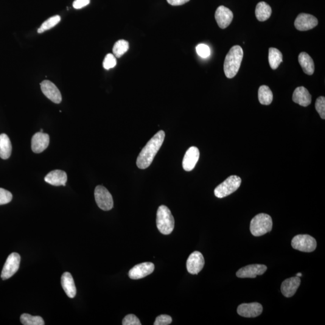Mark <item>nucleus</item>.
Listing matches in <instances>:
<instances>
[{
	"label": "nucleus",
	"instance_id": "obj_1",
	"mask_svg": "<svg viewBox=\"0 0 325 325\" xmlns=\"http://www.w3.org/2000/svg\"><path fill=\"white\" fill-rule=\"evenodd\" d=\"M164 131L161 130L157 133L143 148L136 162L137 166L139 169H147L152 163L154 158L164 142Z\"/></svg>",
	"mask_w": 325,
	"mask_h": 325
},
{
	"label": "nucleus",
	"instance_id": "obj_2",
	"mask_svg": "<svg viewBox=\"0 0 325 325\" xmlns=\"http://www.w3.org/2000/svg\"><path fill=\"white\" fill-rule=\"evenodd\" d=\"M243 57L242 47L234 46L226 54L224 61L223 70L225 76L228 78H234L239 72Z\"/></svg>",
	"mask_w": 325,
	"mask_h": 325
},
{
	"label": "nucleus",
	"instance_id": "obj_3",
	"mask_svg": "<svg viewBox=\"0 0 325 325\" xmlns=\"http://www.w3.org/2000/svg\"><path fill=\"white\" fill-rule=\"evenodd\" d=\"M156 222L157 226L162 234L169 235L173 231L175 225L174 218L166 206L159 207L157 212Z\"/></svg>",
	"mask_w": 325,
	"mask_h": 325
},
{
	"label": "nucleus",
	"instance_id": "obj_4",
	"mask_svg": "<svg viewBox=\"0 0 325 325\" xmlns=\"http://www.w3.org/2000/svg\"><path fill=\"white\" fill-rule=\"evenodd\" d=\"M272 219L270 215L265 214L257 215L252 219L250 231L254 236H262L272 229Z\"/></svg>",
	"mask_w": 325,
	"mask_h": 325
},
{
	"label": "nucleus",
	"instance_id": "obj_5",
	"mask_svg": "<svg viewBox=\"0 0 325 325\" xmlns=\"http://www.w3.org/2000/svg\"><path fill=\"white\" fill-rule=\"evenodd\" d=\"M242 180L239 176L232 175L229 176L222 183L218 185L215 189V195L218 198L228 197L239 188Z\"/></svg>",
	"mask_w": 325,
	"mask_h": 325
},
{
	"label": "nucleus",
	"instance_id": "obj_6",
	"mask_svg": "<svg viewBox=\"0 0 325 325\" xmlns=\"http://www.w3.org/2000/svg\"><path fill=\"white\" fill-rule=\"evenodd\" d=\"M291 246L296 250L312 253L317 247V242L315 238L307 234L297 235L291 241Z\"/></svg>",
	"mask_w": 325,
	"mask_h": 325
},
{
	"label": "nucleus",
	"instance_id": "obj_7",
	"mask_svg": "<svg viewBox=\"0 0 325 325\" xmlns=\"http://www.w3.org/2000/svg\"><path fill=\"white\" fill-rule=\"evenodd\" d=\"M95 198L98 206L104 211H109L113 209V198L105 187L103 186L96 187L95 189Z\"/></svg>",
	"mask_w": 325,
	"mask_h": 325
},
{
	"label": "nucleus",
	"instance_id": "obj_8",
	"mask_svg": "<svg viewBox=\"0 0 325 325\" xmlns=\"http://www.w3.org/2000/svg\"><path fill=\"white\" fill-rule=\"evenodd\" d=\"M21 257L16 253L11 254L8 257L1 271V278L5 280L11 278L16 273L20 265Z\"/></svg>",
	"mask_w": 325,
	"mask_h": 325
},
{
	"label": "nucleus",
	"instance_id": "obj_9",
	"mask_svg": "<svg viewBox=\"0 0 325 325\" xmlns=\"http://www.w3.org/2000/svg\"><path fill=\"white\" fill-rule=\"evenodd\" d=\"M204 265L205 261L203 254L200 252L195 251L187 260V270L190 274H197L203 270Z\"/></svg>",
	"mask_w": 325,
	"mask_h": 325
},
{
	"label": "nucleus",
	"instance_id": "obj_10",
	"mask_svg": "<svg viewBox=\"0 0 325 325\" xmlns=\"http://www.w3.org/2000/svg\"><path fill=\"white\" fill-rule=\"evenodd\" d=\"M318 19L315 16L307 13H301L297 16L295 21V26L297 30L304 32L314 29L318 26Z\"/></svg>",
	"mask_w": 325,
	"mask_h": 325
},
{
	"label": "nucleus",
	"instance_id": "obj_11",
	"mask_svg": "<svg viewBox=\"0 0 325 325\" xmlns=\"http://www.w3.org/2000/svg\"><path fill=\"white\" fill-rule=\"evenodd\" d=\"M267 267L263 265H251L240 269L236 275L241 278H256L257 275H262L267 271Z\"/></svg>",
	"mask_w": 325,
	"mask_h": 325
},
{
	"label": "nucleus",
	"instance_id": "obj_12",
	"mask_svg": "<svg viewBox=\"0 0 325 325\" xmlns=\"http://www.w3.org/2000/svg\"><path fill=\"white\" fill-rule=\"evenodd\" d=\"M41 90L45 96L55 104H60L62 97L59 90L54 83L49 80H44L41 83Z\"/></svg>",
	"mask_w": 325,
	"mask_h": 325
},
{
	"label": "nucleus",
	"instance_id": "obj_13",
	"mask_svg": "<svg viewBox=\"0 0 325 325\" xmlns=\"http://www.w3.org/2000/svg\"><path fill=\"white\" fill-rule=\"evenodd\" d=\"M154 271V265L152 263L145 262L137 265L129 271L128 276L132 279L145 278L152 273Z\"/></svg>",
	"mask_w": 325,
	"mask_h": 325
},
{
	"label": "nucleus",
	"instance_id": "obj_14",
	"mask_svg": "<svg viewBox=\"0 0 325 325\" xmlns=\"http://www.w3.org/2000/svg\"><path fill=\"white\" fill-rule=\"evenodd\" d=\"M262 312V305L257 302L241 304L237 308L239 315L246 318H256L261 315Z\"/></svg>",
	"mask_w": 325,
	"mask_h": 325
},
{
	"label": "nucleus",
	"instance_id": "obj_15",
	"mask_svg": "<svg viewBox=\"0 0 325 325\" xmlns=\"http://www.w3.org/2000/svg\"><path fill=\"white\" fill-rule=\"evenodd\" d=\"M215 19L220 29H226L231 23L233 13L228 8L220 5L216 11Z\"/></svg>",
	"mask_w": 325,
	"mask_h": 325
},
{
	"label": "nucleus",
	"instance_id": "obj_16",
	"mask_svg": "<svg viewBox=\"0 0 325 325\" xmlns=\"http://www.w3.org/2000/svg\"><path fill=\"white\" fill-rule=\"evenodd\" d=\"M49 134L43 132L36 133L32 139V150L36 154L43 153L49 147Z\"/></svg>",
	"mask_w": 325,
	"mask_h": 325
},
{
	"label": "nucleus",
	"instance_id": "obj_17",
	"mask_svg": "<svg viewBox=\"0 0 325 325\" xmlns=\"http://www.w3.org/2000/svg\"><path fill=\"white\" fill-rule=\"evenodd\" d=\"M199 158H200V151L198 148L195 147L189 148L185 154L183 161V167L184 170L189 172L194 169Z\"/></svg>",
	"mask_w": 325,
	"mask_h": 325
},
{
	"label": "nucleus",
	"instance_id": "obj_18",
	"mask_svg": "<svg viewBox=\"0 0 325 325\" xmlns=\"http://www.w3.org/2000/svg\"><path fill=\"white\" fill-rule=\"evenodd\" d=\"M300 284H301V279L298 276L285 279L282 283L281 287L282 295L286 298H290L295 295Z\"/></svg>",
	"mask_w": 325,
	"mask_h": 325
},
{
	"label": "nucleus",
	"instance_id": "obj_19",
	"mask_svg": "<svg viewBox=\"0 0 325 325\" xmlns=\"http://www.w3.org/2000/svg\"><path fill=\"white\" fill-rule=\"evenodd\" d=\"M312 95L307 89L303 86L298 87L294 91L293 101L299 105L307 107L312 103Z\"/></svg>",
	"mask_w": 325,
	"mask_h": 325
},
{
	"label": "nucleus",
	"instance_id": "obj_20",
	"mask_svg": "<svg viewBox=\"0 0 325 325\" xmlns=\"http://www.w3.org/2000/svg\"><path fill=\"white\" fill-rule=\"evenodd\" d=\"M45 181L47 183L54 186H66L67 175L65 172L61 170H54L48 173Z\"/></svg>",
	"mask_w": 325,
	"mask_h": 325
},
{
	"label": "nucleus",
	"instance_id": "obj_21",
	"mask_svg": "<svg viewBox=\"0 0 325 325\" xmlns=\"http://www.w3.org/2000/svg\"><path fill=\"white\" fill-rule=\"evenodd\" d=\"M61 286L64 292L69 298H74L76 296L77 290L75 287L74 279L71 274L69 272H64L61 278Z\"/></svg>",
	"mask_w": 325,
	"mask_h": 325
},
{
	"label": "nucleus",
	"instance_id": "obj_22",
	"mask_svg": "<svg viewBox=\"0 0 325 325\" xmlns=\"http://www.w3.org/2000/svg\"><path fill=\"white\" fill-rule=\"evenodd\" d=\"M298 61L305 74L312 75L315 72V63L313 58L307 53H300Z\"/></svg>",
	"mask_w": 325,
	"mask_h": 325
},
{
	"label": "nucleus",
	"instance_id": "obj_23",
	"mask_svg": "<svg viewBox=\"0 0 325 325\" xmlns=\"http://www.w3.org/2000/svg\"><path fill=\"white\" fill-rule=\"evenodd\" d=\"M12 147L9 137L7 134H0V158L6 160L10 158Z\"/></svg>",
	"mask_w": 325,
	"mask_h": 325
},
{
	"label": "nucleus",
	"instance_id": "obj_24",
	"mask_svg": "<svg viewBox=\"0 0 325 325\" xmlns=\"http://www.w3.org/2000/svg\"><path fill=\"white\" fill-rule=\"evenodd\" d=\"M271 9L270 5L265 2H260L256 9V16L259 21H265L271 17Z\"/></svg>",
	"mask_w": 325,
	"mask_h": 325
},
{
	"label": "nucleus",
	"instance_id": "obj_25",
	"mask_svg": "<svg viewBox=\"0 0 325 325\" xmlns=\"http://www.w3.org/2000/svg\"><path fill=\"white\" fill-rule=\"evenodd\" d=\"M269 62L271 69L274 70L278 68L279 64L282 62L281 52L275 48H270L269 50Z\"/></svg>",
	"mask_w": 325,
	"mask_h": 325
},
{
	"label": "nucleus",
	"instance_id": "obj_26",
	"mask_svg": "<svg viewBox=\"0 0 325 325\" xmlns=\"http://www.w3.org/2000/svg\"><path fill=\"white\" fill-rule=\"evenodd\" d=\"M259 100L263 105H270L273 101V93L268 86L263 85L259 89Z\"/></svg>",
	"mask_w": 325,
	"mask_h": 325
},
{
	"label": "nucleus",
	"instance_id": "obj_27",
	"mask_svg": "<svg viewBox=\"0 0 325 325\" xmlns=\"http://www.w3.org/2000/svg\"><path fill=\"white\" fill-rule=\"evenodd\" d=\"M20 321L24 325H44L43 319L40 316H33L29 314H23L21 316Z\"/></svg>",
	"mask_w": 325,
	"mask_h": 325
},
{
	"label": "nucleus",
	"instance_id": "obj_28",
	"mask_svg": "<svg viewBox=\"0 0 325 325\" xmlns=\"http://www.w3.org/2000/svg\"><path fill=\"white\" fill-rule=\"evenodd\" d=\"M129 49V43L127 41L119 40L114 44L113 48V55L117 58L122 57Z\"/></svg>",
	"mask_w": 325,
	"mask_h": 325
},
{
	"label": "nucleus",
	"instance_id": "obj_29",
	"mask_svg": "<svg viewBox=\"0 0 325 325\" xmlns=\"http://www.w3.org/2000/svg\"><path fill=\"white\" fill-rule=\"evenodd\" d=\"M60 20L61 18L59 15L52 16V17L47 19V21H45L44 23L41 25L40 28L38 30V32L39 33H43L47 30L52 29V28L55 26Z\"/></svg>",
	"mask_w": 325,
	"mask_h": 325
},
{
	"label": "nucleus",
	"instance_id": "obj_30",
	"mask_svg": "<svg viewBox=\"0 0 325 325\" xmlns=\"http://www.w3.org/2000/svg\"><path fill=\"white\" fill-rule=\"evenodd\" d=\"M315 108L317 111L320 114L322 119H325V98L324 97H319L317 99Z\"/></svg>",
	"mask_w": 325,
	"mask_h": 325
},
{
	"label": "nucleus",
	"instance_id": "obj_31",
	"mask_svg": "<svg viewBox=\"0 0 325 325\" xmlns=\"http://www.w3.org/2000/svg\"><path fill=\"white\" fill-rule=\"evenodd\" d=\"M116 58L115 56L112 54L106 55L103 61L104 68L108 70L114 68L116 65Z\"/></svg>",
	"mask_w": 325,
	"mask_h": 325
},
{
	"label": "nucleus",
	"instance_id": "obj_32",
	"mask_svg": "<svg viewBox=\"0 0 325 325\" xmlns=\"http://www.w3.org/2000/svg\"><path fill=\"white\" fill-rule=\"evenodd\" d=\"M12 198V193L7 190L0 188V206L9 203Z\"/></svg>",
	"mask_w": 325,
	"mask_h": 325
},
{
	"label": "nucleus",
	"instance_id": "obj_33",
	"mask_svg": "<svg viewBox=\"0 0 325 325\" xmlns=\"http://www.w3.org/2000/svg\"><path fill=\"white\" fill-rule=\"evenodd\" d=\"M196 50H197V54L203 58L208 57L211 54L209 47L206 44H199L196 48Z\"/></svg>",
	"mask_w": 325,
	"mask_h": 325
},
{
	"label": "nucleus",
	"instance_id": "obj_34",
	"mask_svg": "<svg viewBox=\"0 0 325 325\" xmlns=\"http://www.w3.org/2000/svg\"><path fill=\"white\" fill-rule=\"evenodd\" d=\"M123 325H141L139 319L135 315H128L126 316L122 321Z\"/></svg>",
	"mask_w": 325,
	"mask_h": 325
},
{
	"label": "nucleus",
	"instance_id": "obj_35",
	"mask_svg": "<svg viewBox=\"0 0 325 325\" xmlns=\"http://www.w3.org/2000/svg\"><path fill=\"white\" fill-rule=\"evenodd\" d=\"M172 319L171 317L166 315H162L156 318L154 325H168L172 323Z\"/></svg>",
	"mask_w": 325,
	"mask_h": 325
},
{
	"label": "nucleus",
	"instance_id": "obj_36",
	"mask_svg": "<svg viewBox=\"0 0 325 325\" xmlns=\"http://www.w3.org/2000/svg\"><path fill=\"white\" fill-rule=\"evenodd\" d=\"M91 0H75L73 2V7L75 9H80L90 3Z\"/></svg>",
	"mask_w": 325,
	"mask_h": 325
},
{
	"label": "nucleus",
	"instance_id": "obj_37",
	"mask_svg": "<svg viewBox=\"0 0 325 325\" xmlns=\"http://www.w3.org/2000/svg\"><path fill=\"white\" fill-rule=\"evenodd\" d=\"M189 1L190 0H167L168 3L174 6L183 5Z\"/></svg>",
	"mask_w": 325,
	"mask_h": 325
},
{
	"label": "nucleus",
	"instance_id": "obj_38",
	"mask_svg": "<svg viewBox=\"0 0 325 325\" xmlns=\"http://www.w3.org/2000/svg\"><path fill=\"white\" fill-rule=\"evenodd\" d=\"M296 276H298V277L302 276V273H298V274H296Z\"/></svg>",
	"mask_w": 325,
	"mask_h": 325
},
{
	"label": "nucleus",
	"instance_id": "obj_39",
	"mask_svg": "<svg viewBox=\"0 0 325 325\" xmlns=\"http://www.w3.org/2000/svg\"><path fill=\"white\" fill-rule=\"evenodd\" d=\"M41 132H43V129H42V130H41Z\"/></svg>",
	"mask_w": 325,
	"mask_h": 325
}]
</instances>
